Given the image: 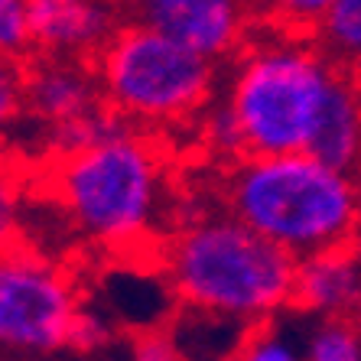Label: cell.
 Returning a JSON list of instances; mask_svg holds the SVG:
<instances>
[{"label":"cell","instance_id":"obj_3","mask_svg":"<svg viewBox=\"0 0 361 361\" xmlns=\"http://www.w3.org/2000/svg\"><path fill=\"white\" fill-rule=\"evenodd\" d=\"M338 62L319 42L286 30L251 42L235 66L228 108L235 111L247 157L306 153Z\"/></svg>","mask_w":361,"mask_h":361},{"label":"cell","instance_id":"obj_17","mask_svg":"<svg viewBox=\"0 0 361 361\" xmlns=\"http://www.w3.org/2000/svg\"><path fill=\"white\" fill-rule=\"evenodd\" d=\"M205 143H209L212 150L219 153V157H225V160H241V157H247L244 153V134H241V124H238L235 111L225 104H219V108H209V114H205Z\"/></svg>","mask_w":361,"mask_h":361},{"label":"cell","instance_id":"obj_10","mask_svg":"<svg viewBox=\"0 0 361 361\" xmlns=\"http://www.w3.org/2000/svg\"><path fill=\"white\" fill-rule=\"evenodd\" d=\"M293 306L326 316H358L361 312V251L345 244L332 251L310 254L296 264Z\"/></svg>","mask_w":361,"mask_h":361},{"label":"cell","instance_id":"obj_22","mask_svg":"<svg viewBox=\"0 0 361 361\" xmlns=\"http://www.w3.org/2000/svg\"><path fill=\"white\" fill-rule=\"evenodd\" d=\"M130 361H183V355H179V342L169 332L150 329V332H140L134 338Z\"/></svg>","mask_w":361,"mask_h":361},{"label":"cell","instance_id":"obj_19","mask_svg":"<svg viewBox=\"0 0 361 361\" xmlns=\"http://www.w3.org/2000/svg\"><path fill=\"white\" fill-rule=\"evenodd\" d=\"M20 212H23L20 179L10 173L7 163H0V254L13 251L20 244Z\"/></svg>","mask_w":361,"mask_h":361},{"label":"cell","instance_id":"obj_8","mask_svg":"<svg viewBox=\"0 0 361 361\" xmlns=\"http://www.w3.org/2000/svg\"><path fill=\"white\" fill-rule=\"evenodd\" d=\"M26 114L52 127L104 104L98 66L72 56H39L26 66Z\"/></svg>","mask_w":361,"mask_h":361},{"label":"cell","instance_id":"obj_7","mask_svg":"<svg viewBox=\"0 0 361 361\" xmlns=\"http://www.w3.org/2000/svg\"><path fill=\"white\" fill-rule=\"evenodd\" d=\"M134 17L215 62L241 49L247 33L241 0H134Z\"/></svg>","mask_w":361,"mask_h":361},{"label":"cell","instance_id":"obj_14","mask_svg":"<svg viewBox=\"0 0 361 361\" xmlns=\"http://www.w3.org/2000/svg\"><path fill=\"white\" fill-rule=\"evenodd\" d=\"M306 361H361V326L355 316H326L312 326L306 348Z\"/></svg>","mask_w":361,"mask_h":361},{"label":"cell","instance_id":"obj_4","mask_svg":"<svg viewBox=\"0 0 361 361\" xmlns=\"http://www.w3.org/2000/svg\"><path fill=\"white\" fill-rule=\"evenodd\" d=\"M52 189L75 228L108 247H130L153 228L163 199L160 153L140 134L59 157Z\"/></svg>","mask_w":361,"mask_h":361},{"label":"cell","instance_id":"obj_9","mask_svg":"<svg viewBox=\"0 0 361 361\" xmlns=\"http://www.w3.org/2000/svg\"><path fill=\"white\" fill-rule=\"evenodd\" d=\"M121 30L118 7L111 0L62 4L33 0V42L42 56H98Z\"/></svg>","mask_w":361,"mask_h":361},{"label":"cell","instance_id":"obj_21","mask_svg":"<svg viewBox=\"0 0 361 361\" xmlns=\"http://www.w3.org/2000/svg\"><path fill=\"white\" fill-rule=\"evenodd\" d=\"M111 326L108 319H101L94 312H85L78 310L75 322H72V336H68V348H78V352H94L101 345L111 342Z\"/></svg>","mask_w":361,"mask_h":361},{"label":"cell","instance_id":"obj_18","mask_svg":"<svg viewBox=\"0 0 361 361\" xmlns=\"http://www.w3.org/2000/svg\"><path fill=\"white\" fill-rule=\"evenodd\" d=\"M23 82H26V66L23 62L0 56V137L17 124L20 114H26Z\"/></svg>","mask_w":361,"mask_h":361},{"label":"cell","instance_id":"obj_16","mask_svg":"<svg viewBox=\"0 0 361 361\" xmlns=\"http://www.w3.org/2000/svg\"><path fill=\"white\" fill-rule=\"evenodd\" d=\"M33 49V0H0V56L23 62Z\"/></svg>","mask_w":361,"mask_h":361},{"label":"cell","instance_id":"obj_15","mask_svg":"<svg viewBox=\"0 0 361 361\" xmlns=\"http://www.w3.org/2000/svg\"><path fill=\"white\" fill-rule=\"evenodd\" d=\"M225 361H306V358L280 329L257 322V326L244 329V338L238 342V348H231V355Z\"/></svg>","mask_w":361,"mask_h":361},{"label":"cell","instance_id":"obj_24","mask_svg":"<svg viewBox=\"0 0 361 361\" xmlns=\"http://www.w3.org/2000/svg\"><path fill=\"white\" fill-rule=\"evenodd\" d=\"M62 4H88V0H62Z\"/></svg>","mask_w":361,"mask_h":361},{"label":"cell","instance_id":"obj_11","mask_svg":"<svg viewBox=\"0 0 361 361\" xmlns=\"http://www.w3.org/2000/svg\"><path fill=\"white\" fill-rule=\"evenodd\" d=\"M306 153L345 173L361 166V78L355 68L338 66Z\"/></svg>","mask_w":361,"mask_h":361},{"label":"cell","instance_id":"obj_25","mask_svg":"<svg viewBox=\"0 0 361 361\" xmlns=\"http://www.w3.org/2000/svg\"><path fill=\"white\" fill-rule=\"evenodd\" d=\"M355 319H358V326H361V312H358V316H355Z\"/></svg>","mask_w":361,"mask_h":361},{"label":"cell","instance_id":"obj_1","mask_svg":"<svg viewBox=\"0 0 361 361\" xmlns=\"http://www.w3.org/2000/svg\"><path fill=\"white\" fill-rule=\"evenodd\" d=\"M228 212L296 261L355 244L361 189L352 173L310 153L241 157L225 176Z\"/></svg>","mask_w":361,"mask_h":361},{"label":"cell","instance_id":"obj_13","mask_svg":"<svg viewBox=\"0 0 361 361\" xmlns=\"http://www.w3.org/2000/svg\"><path fill=\"white\" fill-rule=\"evenodd\" d=\"M316 42L332 62L361 68V0H332L316 26Z\"/></svg>","mask_w":361,"mask_h":361},{"label":"cell","instance_id":"obj_6","mask_svg":"<svg viewBox=\"0 0 361 361\" xmlns=\"http://www.w3.org/2000/svg\"><path fill=\"white\" fill-rule=\"evenodd\" d=\"M78 316L75 283L39 254L13 247L0 254V348L13 355H52L68 348Z\"/></svg>","mask_w":361,"mask_h":361},{"label":"cell","instance_id":"obj_5","mask_svg":"<svg viewBox=\"0 0 361 361\" xmlns=\"http://www.w3.org/2000/svg\"><path fill=\"white\" fill-rule=\"evenodd\" d=\"M219 62L147 23L121 26L98 52L104 101L134 124H183L205 111Z\"/></svg>","mask_w":361,"mask_h":361},{"label":"cell","instance_id":"obj_2","mask_svg":"<svg viewBox=\"0 0 361 361\" xmlns=\"http://www.w3.org/2000/svg\"><path fill=\"white\" fill-rule=\"evenodd\" d=\"M296 264L293 254L231 212L189 221L166 247V277L179 300L241 326L293 306Z\"/></svg>","mask_w":361,"mask_h":361},{"label":"cell","instance_id":"obj_12","mask_svg":"<svg viewBox=\"0 0 361 361\" xmlns=\"http://www.w3.org/2000/svg\"><path fill=\"white\" fill-rule=\"evenodd\" d=\"M124 134H130V121L121 118L118 111L104 101V104L85 111L78 118L52 124L49 127V150L56 153V157H72V153L92 150L98 143H108Z\"/></svg>","mask_w":361,"mask_h":361},{"label":"cell","instance_id":"obj_23","mask_svg":"<svg viewBox=\"0 0 361 361\" xmlns=\"http://www.w3.org/2000/svg\"><path fill=\"white\" fill-rule=\"evenodd\" d=\"M241 4L244 7H251V4H261V0H241Z\"/></svg>","mask_w":361,"mask_h":361},{"label":"cell","instance_id":"obj_20","mask_svg":"<svg viewBox=\"0 0 361 361\" xmlns=\"http://www.w3.org/2000/svg\"><path fill=\"white\" fill-rule=\"evenodd\" d=\"M261 4L293 33L316 30L319 20L326 17V10L332 7V0H261Z\"/></svg>","mask_w":361,"mask_h":361}]
</instances>
